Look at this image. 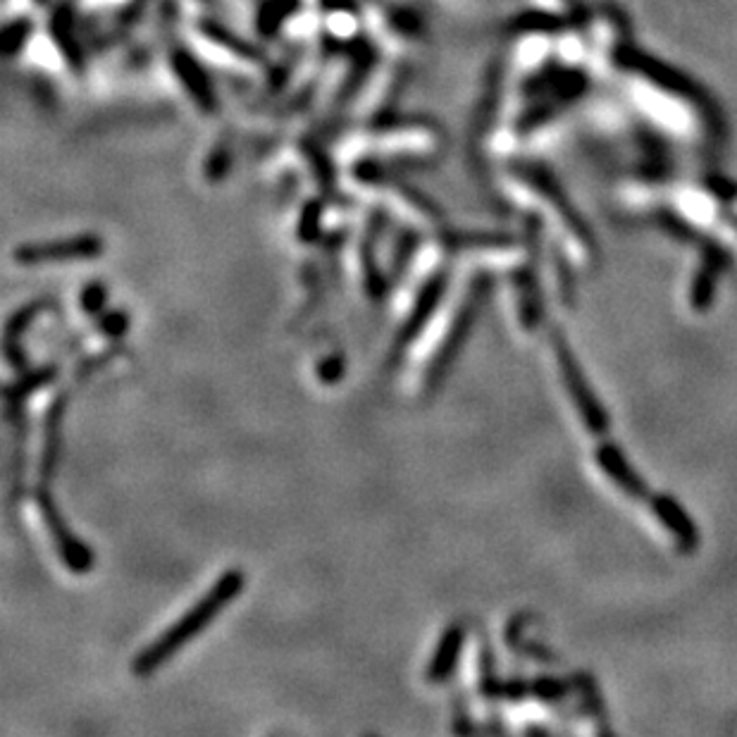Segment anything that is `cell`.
Listing matches in <instances>:
<instances>
[{
	"mask_svg": "<svg viewBox=\"0 0 737 737\" xmlns=\"http://www.w3.org/2000/svg\"><path fill=\"white\" fill-rule=\"evenodd\" d=\"M241 590H244V573L241 571L222 573L220 578L215 580V585L210 587V590L203 594L187 613H182L165 633H160L146 649H141V652L134 656L132 673L139 675V678H146V675L160 671L172 656L182 652L196 635H201L203 630L218 618V613L239 597Z\"/></svg>",
	"mask_w": 737,
	"mask_h": 737,
	"instance_id": "6da1fadb",
	"label": "cell"
},
{
	"mask_svg": "<svg viewBox=\"0 0 737 737\" xmlns=\"http://www.w3.org/2000/svg\"><path fill=\"white\" fill-rule=\"evenodd\" d=\"M105 251L103 239L98 234H77L58 241H43V244L17 246L12 258L17 265H53L72 263V260H91Z\"/></svg>",
	"mask_w": 737,
	"mask_h": 737,
	"instance_id": "7a4b0ae2",
	"label": "cell"
},
{
	"mask_svg": "<svg viewBox=\"0 0 737 737\" xmlns=\"http://www.w3.org/2000/svg\"><path fill=\"white\" fill-rule=\"evenodd\" d=\"M36 506H39L43 523H46V528H48V535H51L55 549H58L60 559L65 561V566L70 568L72 573H79V575L89 573L91 563H94V554L86 549V544L79 540V537L72 535L70 528H67L65 518L60 516L58 509H55V501L51 499V494H48L46 489H41V492L36 494Z\"/></svg>",
	"mask_w": 737,
	"mask_h": 737,
	"instance_id": "3957f363",
	"label": "cell"
},
{
	"mask_svg": "<svg viewBox=\"0 0 737 737\" xmlns=\"http://www.w3.org/2000/svg\"><path fill=\"white\" fill-rule=\"evenodd\" d=\"M482 296H485V282L475 284L473 291H470V294H468L466 303H463L461 313L456 315L454 325L449 327L447 339H444L442 346H439L435 361H432V365H430V373H427V389H435L439 385V382L444 380L447 370L451 368V365H454L458 351H461V346L466 344L470 327H473L475 311H478Z\"/></svg>",
	"mask_w": 737,
	"mask_h": 737,
	"instance_id": "277c9868",
	"label": "cell"
},
{
	"mask_svg": "<svg viewBox=\"0 0 737 737\" xmlns=\"http://www.w3.org/2000/svg\"><path fill=\"white\" fill-rule=\"evenodd\" d=\"M170 67L175 74L177 84L182 86V91L187 94L191 101L196 103V108L206 115H215L220 108L218 94H215L213 82H210L206 67L194 53H189L187 48L177 46L170 53Z\"/></svg>",
	"mask_w": 737,
	"mask_h": 737,
	"instance_id": "5b68a950",
	"label": "cell"
},
{
	"mask_svg": "<svg viewBox=\"0 0 737 737\" xmlns=\"http://www.w3.org/2000/svg\"><path fill=\"white\" fill-rule=\"evenodd\" d=\"M447 284H449V272L447 270H437L435 275H432L430 280L423 284V289H420L418 299L411 308V315H408L404 327H401L399 334H396V342H394V349H392V361H396V358H399L401 353L408 349V346L416 342L418 334L425 330V325L430 322L432 313L437 311V306L442 303L444 294H447Z\"/></svg>",
	"mask_w": 737,
	"mask_h": 737,
	"instance_id": "8992f818",
	"label": "cell"
},
{
	"mask_svg": "<svg viewBox=\"0 0 737 737\" xmlns=\"http://www.w3.org/2000/svg\"><path fill=\"white\" fill-rule=\"evenodd\" d=\"M196 36H198V43H201L203 48H213V53L218 55V58L222 60L229 58L234 65H239V67H260L265 63L260 48L251 46L249 41L239 39L237 34L227 32L225 27H220V24L213 20L198 22Z\"/></svg>",
	"mask_w": 737,
	"mask_h": 737,
	"instance_id": "52a82bcc",
	"label": "cell"
},
{
	"mask_svg": "<svg viewBox=\"0 0 737 737\" xmlns=\"http://www.w3.org/2000/svg\"><path fill=\"white\" fill-rule=\"evenodd\" d=\"M463 640H466L463 625L456 623L444 630L442 640H439L435 654H432L430 666H427V680L430 683H444V680H449L454 675L458 656H461L463 649Z\"/></svg>",
	"mask_w": 737,
	"mask_h": 737,
	"instance_id": "ba28073f",
	"label": "cell"
},
{
	"mask_svg": "<svg viewBox=\"0 0 737 737\" xmlns=\"http://www.w3.org/2000/svg\"><path fill=\"white\" fill-rule=\"evenodd\" d=\"M65 418V396L53 401L51 411L46 416V435H43V456H41V473L43 478H51L55 466H58V458H60V425H63Z\"/></svg>",
	"mask_w": 737,
	"mask_h": 737,
	"instance_id": "9c48e42d",
	"label": "cell"
},
{
	"mask_svg": "<svg viewBox=\"0 0 737 737\" xmlns=\"http://www.w3.org/2000/svg\"><path fill=\"white\" fill-rule=\"evenodd\" d=\"M296 10H299V0H265L258 20L260 34L268 36V39L280 34V29Z\"/></svg>",
	"mask_w": 737,
	"mask_h": 737,
	"instance_id": "30bf717a",
	"label": "cell"
},
{
	"mask_svg": "<svg viewBox=\"0 0 737 737\" xmlns=\"http://www.w3.org/2000/svg\"><path fill=\"white\" fill-rule=\"evenodd\" d=\"M34 24L27 17H17L15 22H10L3 32V53L12 58V55H20L22 48L27 46L32 39Z\"/></svg>",
	"mask_w": 737,
	"mask_h": 737,
	"instance_id": "8fae6325",
	"label": "cell"
},
{
	"mask_svg": "<svg viewBox=\"0 0 737 737\" xmlns=\"http://www.w3.org/2000/svg\"><path fill=\"white\" fill-rule=\"evenodd\" d=\"M232 153H234V141L225 136V139L218 141V146L210 151V156L206 160V175L210 179H222L227 175L229 165H232Z\"/></svg>",
	"mask_w": 737,
	"mask_h": 737,
	"instance_id": "7c38bea8",
	"label": "cell"
},
{
	"mask_svg": "<svg viewBox=\"0 0 737 737\" xmlns=\"http://www.w3.org/2000/svg\"><path fill=\"white\" fill-rule=\"evenodd\" d=\"M320 201H311V206L303 208L301 222H299V237L306 239L308 244L320 237Z\"/></svg>",
	"mask_w": 737,
	"mask_h": 737,
	"instance_id": "4fadbf2b",
	"label": "cell"
},
{
	"mask_svg": "<svg viewBox=\"0 0 737 737\" xmlns=\"http://www.w3.org/2000/svg\"><path fill=\"white\" fill-rule=\"evenodd\" d=\"M103 303H105V287H103L101 282L89 284V287H86L82 291V308L89 315H98V313H101Z\"/></svg>",
	"mask_w": 737,
	"mask_h": 737,
	"instance_id": "5bb4252c",
	"label": "cell"
},
{
	"mask_svg": "<svg viewBox=\"0 0 737 737\" xmlns=\"http://www.w3.org/2000/svg\"><path fill=\"white\" fill-rule=\"evenodd\" d=\"M101 330L108 334V337H120L122 332L127 330V318L125 313H117V315H108V320L101 322Z\"/></svg>",
	"mask_w": 737,
	"mask_h": 737,
	"instance_id": "9a60e30c",
	"label": "cell"
},
{
	"mask_svg": "<svg viewBox=\"0 0 737 737\" xmlns=\"http://www.w3.org/2000/svg\"><path fill=\"white\" fill-rule=\"evenodd\" d=\"M194 3H208V0H194Z\"/></svg>",
	"mask_w": 737,
	"mask_h": 737,
	"instance_id": "2e32d148",
	"label": "cell"
}]
</instances>
